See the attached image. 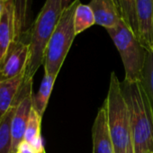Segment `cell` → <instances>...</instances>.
Masks as SVG:
<instances>
[{
	"mask_svg": "<svg viewBox=\"0 0 153 153\" xmlns=\"http://www.w3.org/2000/svg\"><path fill=\"white\" fill-rule=\"evenodd\" d=\"M140 83L149 99L153 114V51H148Z\"/></svg>",
	"mask_w": 153,
	"mask_h": 153,
	"instance_id": "18",
	"label": "cell"
},
{
	"mask_svg": "<svg viewBox=\"0 0 153 153\" xmlns=\"http://www.w3.org/2000/svg\"><path fill=\"white\" fill-rule=\"evenodd\" d=\"M14 3H15V24H16V42L21 41V36L26 28L28 0H14Z\"/></svg>",
	"mask_w": 153,
	"mask_h": 153,
	"instance_id": "19",
	"label": "cell"
},
{
	"mask_svg": "<svg viewBox=\"0 0 153 153\" xmlns=\"http://www.w3.org/2000/svg\"><path fill=\"white\" fill-rule=\"evenodd\" d=\"M17 151L19 153H37L35 149L30 143H28L25 140H23L21 142V144L18 147Z\"/></svg>",
	"mask_w": 153,
	"mask_h": 153,
	"instance_id": "20",
	"label": "cell"
},
{
	"mask_svg": "<svg viewBox=\"0 0 153 153\" xmlns=\"http://www.w3.org/2000/svg\"><path fill=\"white\" fill-rule=\"evenodd\" d=\"M88 6L95 16L96 25L106 30L116 27L122 20L115 0H91Z\"/></svg>",
	"mask_w": 153,
	"mask_h": 153,
	"instance_id": "11",
	"label": "cell"
},
{
	"mask_svg": "<svg viewBox=\"0 0 153 153\" xmlns=\"http://www.w3.org/2000/svg\"><path fill=\"white\" fill-rule=\"evenodd\" d=\"M105 105L114 153H134L129 109L123 96L121 82L114 72L110 76Z\"/></svg>",
	"mask_w": 153,
	"mask_h": 153,
	"instance_id": "2",
	"label": "cell"
},
{
	"mask_svg": "<svg viewBox=\"0 0 153 153\" xmlns=\"http://www.w3.org/2000/svg\"><path fill=\"white\" fill-rule=\"evenodd\" d=\"M115 2H116V1H115ZM116 5H117V4H116Z\"/></svg>",
	"mask_w": 153,
	"mask_h": 153,
	"instance_id": "26",
	"label": "cell"
},
{
	"mask_svg": "<svg viewBox=\"0 0 153 153\" xmlns=\"http://www.w3.org/2000/svg\"><path fill=\"white\" fill-rule=\"evenodd\" d=\"M121 88L129 109L134 153L153 152V114L140 81L123 80Z\"/></svg>",
	"mask_w": 153,
	"mask_h": 153,
	"instance_id": "1",
	"label": "cell"
},
{
	"mask_svg": "<svg viewBox=\"0 0 153 153\" xmlns=\"http://www.w3.org/2000/svg\"><path fill=\"white\" fill-rule=\"evenodd\" d=\"M92 139L93 153H114L105 103L96 116L92 129Z\"/></svg>",
	"mask_w": 153,
	"mask_h": 153,
	"instance_id": "10",
	"label": "cell"
},
{
	"mask_svg": "<svg viewBox=\"0 0 153 153\" xmlns=\"http://www.w3.org/2000/svg\"><path fill=\"white\" fill-rule=\"evenodd\" d=\"M29 58V42H25L23 41L15 42L0 64V81L11 79L25 73Z\"/></svg>",
	"mask_w": 153,
	"mask_h": 153,
	"instance_id": "7",
	"label": "cell"
},
{
	"mask_svg": "<svg viewBox=\"0 0 153 153\" xmlns=\"http://www.w3.org/2000/svg\"><path fill=\"white\" fill-rule=\"evenodd\" d=\"M16 107V103L0 120V153H14L11 136V120Z\"/></svg>",
	"mask_w": 153,
	"mask_h": 153,
	"instance_id": "15",
	"label": "cell"
},
{
	"mask_svg": "<svg viewBox=\"0 0 153 153\" xmlns=\"http://www.w3.org/2000/svg\"><path fill=\"white\" fill-rule=\"evenodd\" d=\"M6 1H7V0H6Z\"/></svg>",
	"mask_w": 153,
	"mask_h": 153,
	"instance_id": "27",
	"label": "cell"
},
{
	"mask_svg": "<svg viewBox=\"0 0 153 153\" xmlns=\"http://www.w3.org/2000/svg\"><path fill=\"white\" fill-rule=\"evenodd\" d=\"M94 25H96V19L92 9L88 5L80 3L76 7L74 16V28L76 35L81 33Z\"/></svg>",
	"mask_w": 153,
	"mask_h": 153,
	"instance_id": "16",
	"label": "cell"
},
{
	"mask_svg": "<svg viewBox=\"0 0 153 153\" xmlns=\"http://www.w3.org/2000/svg\"><path fill=\"white\" fill-rule=\"evenodd\" d=\"M70 2H71V0H62V6H63V8H65L66 7L69 6V5H70Z\"/></svg>",
	"mask_w": 153,
	"mask_h": 153,
	"instance_id": "22",
	"label": "cell"
},
{
	"mask_svg": "<svg viewBox=\"0 0 153 153\" xmlns=\"http://www.w3.org/2000/svg\"><path fill=\"white\" fill-rule=\"evenodd\" d=\"M149 153H153V152H149Z\"/></svg>",
	"mask_w": 153,
	"mask_h": 153,
	"instance_id": "25",
	"label": "cell"
},
{
	"mask_svg": "<svg viewBox=\"0 0 153 153\" xmlns=\"http://www.w3.org/2000/svg\"><path fill=\"white\" fill-rule=\"evenodd\" d=\"M40 153H46V152H45V149H43V150H42V151H41Z\"/></svg>",
	"mask_w": 153,
	"mask_h": 153,
	"instance_id": "23",
	"label": "cell"
},
{
	"mask_svg": "<svg viewBox=\"0 0 153 153\" xmlns=\"http://www.w3.org/2000/svg\"><path fill=\"white\" fill-rule=\"evenodd\" d=\"M33 80H25L17 97L16 107L11 120L13 151L16 153L24 140L26 126L33 109Z\"/></svg>",
	"mask_w": 153,
	"mask_h": 153,
	"instance_id": "6",
	"label": "cell"
},
{
	"mask_svg": "<svg viewBox=\"0 0 153 153\" xmlns=\"http://www.w3.org/2000/svg\"><path fill=\"white\" fill-rule=\"evenodd\" d=\"M25 79V73L14 79L0 81V120L17 102V97Z\"/></svg>",
	"mask_w": 153,
	"mask_h": 153,
	"instance_id": "12",
	"label": "cell"
},
{
	"mask_svg": "<svg viewBox=\"0 0 153 153\" xmlns=\"http://www.w3.org/2000/svg\"><path fill=\"white\" fill-rule=\"evenodd\" d=\"M15 42V3L14 0H7L0 17V64Z\"/></svg>",
	"mask_w": 153,
	"mask_h": 153,
	"instance_id": "9",
	"label": "cell"
},
{
	"mask_svg": "<svg viewBox=\"0 0 153 153\" xmlns=\"http://www.w3.org/2000/svg\"><path fill=\"white\" fill-rule=\"evenodd\" d=\"M42 117L39 114L33 109H32L30 117L28 120V123L26 126L24 140L30 143L37 151L40 153L44 149V146L42 143V139L41 136V123H42Z\"/></svg>",
	"mask_w": 153,
	"mask_h": 153,
	"instance_id": "14",
	"label": "cell"
},
{
	"mask_svg": "<svg viewBox=\"0 0 153 153\" xmlns=\"http://www.w3.org/2000/svg\"><path fill=\"white\" fill-rule=\"evenodd\" d=\"M137 38L147 51H153V0H135Z\"/></svg>",
	"mask_w": 153,
	"mask_h": 153,
	"instance_id": "8",
	"label": "cell"
},
{
	"mask_svg": "<svg viewBox=\"0 0 153 153\" xmlns=\"http://www.w3.org/2000/svg\"><path fill=\"white\" fill-rule=\"evenodd\" d=\"M81 2L74 0L62 10L59 21L49 40L44 53V73L57 76L68 53L76 37L74 28V16L78 6Z\"/></svg>",
	"mask_w": 153,
	"mask_h": 153,
	"instance_id": "4",
	"label": "cell"
},
{
	"mask_svg": "<svg viewBox=\"0 0 153 153\" xmlns=\"http://www.w3.org/2000/svg\"><path fill=\"white\" fill-rule=\"evenodd\" d=\"M63 10L62 0H46L32 28L29 45L30 58L25 72V80H33V76L43 65L44 53Z\"/></svg>",
	"mask_w": 153,
	"mask_h": 153,
	"instance_id": "3",
	"label": "cell"
},
{
	"mask_svg": "<svg viewBox=\"0 0 153 153\" xmlns=\"http://www.w3.org/2000/svg\"><path fill=\"white\" fill-rule=\"evenodd\" d=\"M16 153H19V152H18V151H16Z\"/></svg>",
	"mask_w": 153,
	"mask_h": 153,
	"instance_id": "24",
	"label": "cell"
},
{
	"mask_svg": "<svg viewBox=\"0 0 153 153\" xmlns=\"http://www.w3.org/2000/svg\"><path fill=\"white\" fill-rule=\"evenodd\" d=\"M122 20L128 25V27L138 35V24L136 17L135 0H115Z\"/></svg>",
	"mask_w": 153,
	"mask_h": 153,
	"instance_id": "17",
	"label": "cell"
},
{
	"mask_svg": "<svg viewBox=\"0 0 153 153\" xmlns=\"http://www.w3.org/2000/svg\"><path fill=\"white\" fill-rule=\"evenodd\" d=\"M5 3H6V0H0V17H1V15H2V11H3Z\"/></svg>",
	"mask_w": 153,
	"mask_h": 153,
	"instance_id": "21",
	"label": "cell"
},
{
	"mask_svg": "<svg viewBox=\"0 0 153 153\" xmlns=\"http://www.w3.org/2000/svg\"><path fill=\"white\" fill-rule=\"evenodd\" d=\"M107 33L120 53L125 71L124 81H140L148 51L123 20Z\"/></svg>",
	"mask_w": 153,
	"mask_h": 153,
	"instance_id": "5",
	"label": "cell"
},
{
	"mask_svg": "<svg viewBox=\"0 0 153 153\" xmlns=\"http://www.w3.org/2000/svg\"><path fill=\"white\" fill-rule=\"evenodd\" d=\"M56 79L57 76L48 75L44 73L40 88L37 94L33 97V107L42 118L46 110Z\"/></svg>",
	"mask_w": 153,
	"mask_h": 153,
	"instance_id": "13",
	"label": "cell"
}]
</instances>
